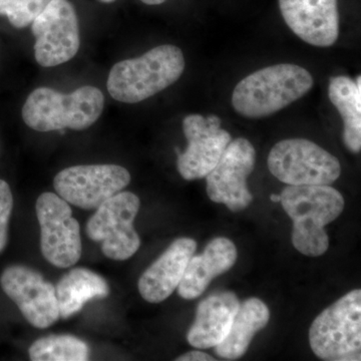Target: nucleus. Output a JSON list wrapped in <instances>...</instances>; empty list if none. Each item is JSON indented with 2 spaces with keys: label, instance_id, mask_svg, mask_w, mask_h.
<instances>
[{
  "label": "nucleus",
  "instance_id": "9b49d317",
  "mask_svg": "<svg viewBox=\"0 0 361 361\" xmlns=\"http://www.w3.org/2000/svg\"><path fill=\"white\" fill-rule=\"evenodd\" d=\"M256 152L244 137L231 141L215 168L206 176L207 194L211 201L224 204L233 212L250 205L253 195L247 186V178L255 167Z\"/></svg>",
  "mask_w": 361,
  "mask_h": 361
},
{
  "label": "nucleus",
  "instance_id": "1a4fd4ad",
  "mask_svg": "<svg viewBox=\"0 0 361 361\" xmlns=\"http://www.w3.org/2000/svg\"><path fill=\"white\" fill-rule=\"evenodd\" d=\"M35 61L44 68L68 63L80 47V25L75 7L68 0H51L33 20Z\"/></svg>",
  "mask_w": 361,
  "mask_h": 361
},
{
  "label": "nucleus",
  "instance_id": "0eeeda50",
  "mask_svg": "<svg viewBox=\"0 0 361 361\" xmlns=\"http://www.w3.org/2000/svg\"><path fill=\"white\" fill-rule=\"evenodd\" d=\"M141 201L132 192H118L90 218L85 232L92 241L102 242V251L111 260L123 261L134 256L141 246L134 221Z\"/></svg>",
  "mask_w": 361,
  "mask_h": 361
},
{
  "label": "nucleus",
  "instance_id": "b1692460",
  "mask_svg": "<svg viewBox=\"0 0 361 361\" xmlns=\"http://www.w3.org/2000/svg\"><path fill=\"white\" fill-rule=\"evenodd\" d=\"M177 361H212L215 360L212 356L207 355L200 350L189 351V353H185V355L179 356L176 358Z\"/></svg>",
  "mask_w": 361,
  "mask_h": 361
},
{
  "label": "nucleus",
  "instance_id": "2eb2a0df",
  "mask_svg": "<svg viewBox=\"0 0 361 361\" xmlns=\"http://www.w3.org/2000/svg\"><path fill=\"white\" fill-rule=\"evenodd\" d=\"M197 243L191 238L175 240L140 278V294L149 303L165 301L180 284Z\"/></svg>",
  "mask_w": 361,
  "mask_h": 361
},
{
  "label": "nucleus",
  "instance_id": "f8f14e48",
  "mask_svg": "<svg viewBox=\"0 0 361 361\" xmlns=\"http://www.w3.org/2000/svg\"><path fill=\"white\" fill-rule=\"evenodd\" d=\"M0 285L32 326L47 329L61 318L56 287L37 271L27 266H9L0 277Z\"/></svg>",
  "mask_w": 361,
  "mask_h": 361
},
{
  "label": "nucleus",
  "instance_id": "423d86ee",
  "mask_svg": "<svg viewBox=\"0 0 361 361\" xmlns=\"http://www.w3.org/2000/svg\"><path fill=\"white\" fill-rule=\"evenodd\" d=\"M271 174L287 185H331L341 174L338 159L305 139L280 141L268 156Z\"/></svg>",
  "mask_w": 361,
  "mask_h": 361
},
{
  "label": "nucleus",
  "instance_id": "f3484780",
  "mask_svg": "<svg viewBox=\"0 0 361 361\" xmlns=\"http://www.w3.org/2000/svg\"><path fill=\"white\" fill-rule=\"evenodd\" d=\"M237 249L231 240L219 237L207 245L200 255L192 256L178 285V293L187 300L201 296L216 277L231 269Z\"/></svg>",
  "mask_w": 361,
  "mask_h": 361
},
{
  "label": "nucleus",
  "instance_id": "a211bd4d",
  "mask_svg": "<svg viewBox=\"0 0 361 361\" xmlns=\"http://www.w3.org/2000/svg\"><path fill=\"white\" fill-rule=\"evenodd\" d=\"M270 319L269 308L258 298L240 303L238 311L224 341L215 346L219 357L235 360L245 355L255 334L264 329Z\"/></svg>",
  "mask_w": 361,
  "mask_h": 361
},
{
  "label": "nucleus",
  "instance_id": "9d476101",
  "mask_svg": "<svg viewBox=\"0 0 361 361\" xmlns=\"http://www.w3.org/2000/svg\"><path fill=\"white\" fill-rule=\"evenodd\" d=\"M130 182L127 169L118 165H80L54 177L56 193L71 205L92 210L123 191Z\"/></svg>",
  "mask_w": 361,
  "mask_h": 361
},
{
  "label": "nucleus",
  "instance_id": "4468645a",
  "mask_svg": "<svg viewBox=\"0 0 361 361\" xmlns=\"http://www.w3.org/2000/svg\"><path fill=\"white\" fill-rule=\"evenodd\" d=\"M285 23L299 39L318 47H329L341 30L337 0H279Z\"/></svg>",
  "mask_w": 361,
  "mask_h": 361
},
{
  "label": "nucleus",
  "instance_id": "6ab92c4d",
  "mask_svg": "<svg viewBox=\"0 0 361 361\" xmlns=\"http://www.w3.org/2000/svg\"><path fill=\"white\" fill-rule=\"evenodd\" d=\"M59 316L63 319L82 310L94 298H106L110 287L104 277L87 268H75L61 277L56 286Z\"/></svg>",
  "mask_w": 361,
  "mask_h": 361
},
{
  "label": "nucleus",
  "instance_id": "bb28decb",
  "mask_svg": "<svg viewBox=\"0 0 361 361\" xmlns=\"http://www.w3.org/2000/svg\"><path fill=\"white\" fill-rule=\"evenodd\" d=\"M99 1L104 2V4H111V2L116 1V0H99Z\"/></svg>",
  "mask_w": 361,
  "mask_h": 361
},
{
  "label": "nucleus",
  "instance_id": "f03ea898",
  "mask_svg": "<svg viewBox=\"0 0 361 361\" xmlns=\"http://www.w3.org/2000/svg\"><path fill=\"white\" fill-rule=\"evenodd\" d=\"M314 85L302 66L281 63L243 78L232 94L234 110L249 118H266L305 96Z\"/></svg>",
  "mask_w": 361,
  "mask_h": 361
},
{
  "label": "nucleus",
  "instance_id": "f257e3e1",
  "mask_svg": "<svg viewBox=\"0 0 361 361\" xmlns=\"http://www.w3.org/2000/svg\"><path fill=\"white\" fill-rule=\"evenodd\" d=\"M280 198L293 223L292 244L296 250L310 257L323 255L329 247L324 228L343 211L342 195L330 185H288Z\"/></svg>",
  "mask_w": 361,
  "mask_h": 361
},
{
  "label": "nucleus",
  "instance_id": "7ed1b4c3",
  "mask_svg": "<svg viewBox=\"0 0 361 361\" xmlns=\"http://www.w3.org/2000/svg\"><path fill=\"white\" fill-rule=\"evenodd\" d=\"M184 70V54L179 47L160 45L140 58L116 63L106 87L116 101L137 104L175 84Z\"/></svg>",
  "mask_w": 361,
  "mask_h": 361
},
{
  "label": "nucleus",
  "instance_id": "6e6552de",
  "mask_svg": "<svg viewBox=\"0 0 361 361\" xmlns=\"http://www.w3.org/2000/svg\"><path fill=\"white\" fill-rule=\"evenodd\" d=\"M35 210L45 260L59 268L77 264L82 253L80 227L68 202L58 194L47 192L37 199Z\"/></svg>",
  "mask_w": 361,
  "mask_h": 361
},
{
  "label": "nucleus",
  "instance_id": "ddd939ff",
  "mask_svg": "<svg viewBox=\"0 0 361 361\" xmlns=\"http://www.w3.org/2000/svg\"><path fill=\"white\" fill-rule=\"evenodd\" d=\"M188 141L186 151L178 154L177 167L187 180L203 179L215 168L229 142L231 135L221 128L219 116L190 115L183 121Z\"/></svg>",
  "mask_w": 361,
  "mask_h": 361
},
{
  "label": "nucleus",
  "instance_id": "dca6fc26",
  "mask_svg": "<svg viewBox=\"0 0 361 361\" xmlns=\"http://www.w3.org/2000/svg\"><path fill=\"white\" fill-rule=\"evenodd\" d=\"M240 306L236 294L217 292L202 300L196 318L187 334V341L195 348H215L229 334Z\"/></svg>",
  "mask_w": 361,
  "mask_h": 361
},
{
  "label": "nucleus",
  "instance_id": "39448f33",
  "mask_svg": "<svg viewBox=\"0 0 361 361\" xmlns=\"http://www.w3.org/2000/svg\"><path fill=\"white\" fill-rule=\"evenodd\" d=\"M311 349L320 360H360L361 291H350L322 311L310 330Z\"/></svg>",
  "mask_w": 361,
  "mask_h": 361
},
{
  "label": "nucleus",
  "instance_id": "5701e85b",
  "mask_svg": "<svg viewBox=\"0 0 361 361\" xmlns=\"http://www.w3.org/2000/svg\"><path fill=\"white\" fill-rule=\"evenodd\" d=\"M13 208V197L6 180H0V254L8 242V226Z\"/></svg>",
  "mask_w": 361,
  "mask_h": 361
},
{
  "label": "nucleus",
  "instance_id": "20e7f679",
  "mask_svg": "<svg viewBox=\"0 0 361 361\" xmlns=\"http://www.w3.org/2000/svg\"><path fill=\"white\" fill-rule=\"evenodd\" d=\"M104 108V96L97 87L85 85L68 94L39 87L26 99L23 118L27 127L37 132L82 130L99 120Z\"/></svg>",
  "mask_w": 361,
  "mask_h": 361
},
{
  "label": "nucleus",
  "instance_id": "aec40b11",
  "mask_svg": "<svg viewBox=\"0 0 361 361\" xmlns=\"http://www.w3.org/2000/svg\"><path fill=\"white\" fill-rule=\"evenodd\" d=\"M329 96L343 121L342 140L351 153L361 149V77L356 82L346 75L330 78Z\"/></svg>",
  "mask_w": 361,
  "mask_h": 361
},
{
  "label": "nucleus",
  "instance_id": "393cba45",
  "mask_svg": "<svg viewBox=\"0 0 361 361\" xmlns=\"http://www.w3.org/2000/svg\"><path fill=\"white\" fill-rule=\"evenodd\" d=\"M141 1L148 6H159V4H164L166 0H141Z\"/></svg>",
  "mask_w": 361,
  "mask_h": 361
},
{
  "label": "nucleus",
  "instance_id": "4be33fe9",
  "mask_svg": "<svg viewBox=\"0 0 361 361\" xmlns=\"http://www.w3.org/2000/svg\"><path fill=\"white\" fill-rule=\"evenodd\" d=\"M51 0H0V16H6L16 28L32 25Z\"/></svg>",
  "mask_w": 361,
  "mask_h": 361
},
{
  "label": "nucleus",
  "instance_id": "412c9836",
  "mask_svg": "<svg viewBox=\"0 0 361 361\" xmlns=\"http://www.w3.org/2000/svg\"><path fill=\"white\" fill-rule=\"evenodd\" d=\"M28 355L32 361H85L90 358V346L73 336H49L33 342Z\"/></svg>",
  "mask_w": 361,
  "mask_h": 361
},
{
  "label": "nucleus",
  "instance_id": "a878e982",
  "mask_svg": "<svg viewBox=\"0 0 361 361\" xmlns=\"http://www.w3.org/2000/svg\"><path fill=\"white\" fill-rule=\"evenodd\" d=\"M271 201L274 202V203H277V202L281 201V198L278 195L272 194L270 196Z\"/></svg>",
  "mask_w": 361,
  "mask_h": 361
}]
</instances>
